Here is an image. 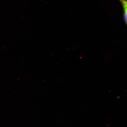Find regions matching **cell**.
Masks as SVG:
<instances>
[{"label":"cell","mask_w":127,"mask_h":127,"mask_svg":"<svg viewBox=\"0 0 127 127\" xmlns=\"http://www.w3.org/2000/svg\"><path fill=\"white\" fill-rule=\"evenodd\" d=\"M124 7V15L126 22L127 23V1L126 0H120Z\"/></svg>","instance_id":"6da1fadb"}]
</instances>
